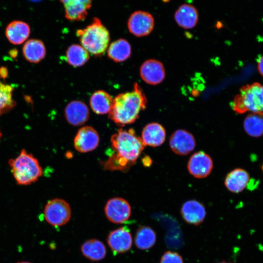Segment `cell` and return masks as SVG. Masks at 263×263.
<instances>
[{
	"label": "cell",
	"mask_w": 263,
	"mask_h": 263,
	"mask_svg": "<svg viewBox=\"0 0 263 263\" xmlns=\"http://www.w3.org/2000/svg\"><path fill=\"white\" fill-rule=\"evenodd\" d=\"M147 103L142 89L135 83L133 90L119 94L113 99L109 118L120 126L132 124L138 118L141 111L146 109Z\"/></svg>",
	"instance_id": "obj_1"
},
{
	"label": "cell",
	"mask_w": 263,
	"mask_h": 263,
	"mask_svg": "<svg viewBox=\"0 0 263 263\" xmlns=\"http://www.w3.org/2000/svg\"><path fill=\"white\" fill-rule=\"evenodd\" d=\"M111 142L116 154L111 161L114 162V167L117 165V169H120L134 163L145 147L132 129H119L112 136Z\"/></svg>",
	"instance_id": "obj_2"
},
{
	"label": "cell",
	"mask_w": 263,
	"mask_h": 263,
	"mask_svg": "<svg viewBox=\"0 0 263 263\" xmlns=\"http://www.w3.org/2000/svg\"><path fill=\"white\" fill-rule=\"evenodd\" d=\"M76 34L81 46L95 56L104 54L110 40L109 31L96 18H94L86 28L77 30Z\"/></svg>",
	"instance_id": "obj_3"
},
{
	"label": "cell",
	"mask_w": 263,
	"mask_h": 263,
	"mask_svg": "<svg viewBox=\"0 0 263 263\" xmlns=\"http://www.w3.org/2000/svg\"><path fill=\"white\" fill-rule=\"evenodd\" d=\"M13 175L17 184L27 186L36 182L43 174L38 160L22 149L15 158L8 160Z\"/></svg>",
	"instance_id": "obj_4"
},
{
	"label": "cell",
	"mask_w": 263,
	"mask_h": 263,
	"mask_svg": "<svg viewBox=\"0 0 263 263\" xmlns=\"http://www.w3.org/2000/svg\"><path fill=\"white\" fill-rule=\"evenodd\" d=\"M231 106L238 113L250 112L263 115V85L256 82L243 86Z\"/></svg>",
	"instance_id": "obj_5"
},
{
	"label": "cell",
	"mask_w": 263,
	"mask_h": 263,
	"mask_svg": "<svg viewBox=\"0 0 263 263\" xmlns=\"http://www.w3.org/2000/svg\"><path fill=\"white\" fill-rule=\"evenodd\" d=\"M44 217L45 221L54 226L66 224L71 217V209L64 200L55 198L50 200L45 206Z\"/></svg>",
	"instance_id": "obj_6"
},
{
	"label": "cell",
	"mask_w": 263,
	"mask_h": 263,
	"mask_svg": "<svg viewBox=\"0 0 263 263\" xmlns=\"http://www.w3.org/2000/svg\"><path fill=\"white\" fill-rule=\"evenodd\" d=\"M107 219L114 224H122L127 221L131 215V207L127 200L121 197L109 199L104 208Z\"/></svg>",
	"instance_id": "obj_7"
},
{
	"label": "cell",
	"mask_w": 263,
	"mask_h": 263,
	"mask_svg": "<svg viewBox=\"0 0 263 263\" xmlns=\"http://www.w3.org/2000/svg\"><path fill=\"white\" fill-rule=\"evenodd\" d=\"M127 25L132 34L138 37H144L149 35L153 30L154 20L150 13L137 11L130 16Z\"/></svg>",
	"instance_id": "obj_8"
},
{
	"label": "cell",
	"mask_w": 263,
	"mask_h": 263,
	"mask_svg": "<svg viewBox=\"0 0 263 263\" xmlns=\"http://www.w3.org/2000/svg\"><path fill=\"white\" fill-rule=\"evenodd\" d=\"M213 167L211 157L203 151L193 153L189 159L187 168L191 175L197 178H203L211 172Z\"/></svg>",
	"instance_id": "obj_9"
},
{
	"label": "cell",
	"mask_w": 263,
	"mask_h": 263,
	"mask_svg": "<svg viewBox=\"0 0 263 263\" xmlns=\"http://www.w3.org/2000/svg\"><path fill=\"white\" fill-rule=\"evenodd\" d=\"M99 143V136L97 131L91 126H84L77 132L74 141L75 150L85 153L95 149Z\"/></svg>",
	"instance_id": "obj_10"
},
{
	"label": "cell",
	"mask_w": 263,
	"mask_h": 263,
	"mask_svg": "<svg viewBox=\"0 0 263 263\" xmlns=\"http://www.w3.org/2000/svg\"><path fill=\"white\" fill-rule=\"evenodd\" d=\"M169 144L171 150L176 154L186 155L195 148L196 141L194 136L185 130H177L170 136Z\"/></svg>",
	"instance_id": "obj_11"
},
{
	"label": "cell",
	"mask_w": 263,
	"mask_h": 263,
	"mask_svg": "<svg viewBox=\"0 0 263 263\" xmlns=\"http://www.w3.org/2000/svg\"><path fill=\"white\" fill-rule=\"evenodd\" d=\"M107 243L113 252L124 253L130 249L132 244V235L126 227H121L111 231L108 236Z\"/></svg>",
	"instance_id": "obj_12"
},
{
	"label": "cell",
	"mask_w": 263,
	"mask_h": 263,
	"mask_svg": "<svg viewBox=\"0 0 263 263\" xmlns=\"http://www.w3.org/2000/svg\"><path fill=\"white\" fill-rule=\"evenodd\" d=\"M140 74L141 77L146 83L150 85H157L164 79L165 70L160 61L155 59H149L141 66Z\"/></svg>",
	"instance_id": "obj_13"
},
{
	"label": "cell",
	"mask_w": 263,
	"mask_h": 263,
	"mask_svg": "<svg viewBox=\"0 0 263 263\" xmlns=\"http://www.w3.org/2000/svg\"><path fill=\"white\" fill-rule=\"evenodd\" d=\"M180 213L185 222L194 225L202 223L206 216L204 205L195 200L185 202L181 207Z\"/></svg>",
	"instance_id": "obj_14"
},
{
	"label": "cell",
	"mask_w": 263,
	"mask_h": 263,
	"mask_svg": "<svg viewBox=\"0 0 263 263\" xmlns=\"http://www.w3.org/2000/svg\"><path fill=\"white\" fill-rule=\"evenodd\" d=\"M64 115L67 122L74 126H80L88 121L90 113L87 106L80 100L69 103L64 110Z\"/></svg>",
	"instance_id": "obj_15"
},
{
	"label": "cell",
	"mask_w": 263,
	"mask_h": 263,
	"mask_svg": "<svg viewBox=\"0 0 263 263\" xmlns=\"http://www.w3.org/2000/svg\"><path fill=\"white\" fill-rule=\"evenodd\" d=\"M65 8V17L70 20H82L91 7L92 0H60Z\"/></svg>",
	"instance_id": "obj_16"
},
{
	"label": "cell",
	"mask_w": 263,
	"mask_h": 263,
	"mask_svg": "<svg viewBox=\"0 0 263 263\" xmlns=\"http://www.w3.org/2000/svg\"><path fill=\"white\" fill-rule=\"evenodd\" d=\"M166 132L161 124L153 122L146 125L142 130L141 139L146 146L153 147L161 145L165 141Z\"/></svg>",
	"instance_id": "obj_17"
},
{
	"label": "cell",
	"mask_w": 263,
	"mask_h": 263,
	"mask_svg": "<svg viewBox=\"0 0 263 263\" xmlns=\"http://www.w3.org/2000/svg\"><path fill=\"white\" fill-rule=\"evenodd\" d=\"M249 181L250 176L246 170L241 168H236L226 175L224 184L229 191L238 193L245 188Z\"/></svg>",
	"instance_id": "obj_18"
},
{
	"label": "cell",
	"mask_w": 263,
	"mask_h": 263,
	"mask_svg": "<svg viewBox=\"0 0 263 263\" xmlns=\"http://www.w3.org/2000/svg\"><path fill=\"white\" fill-rule=\"evenodd\" d=\"M30 28L22 21L11 22L5 29V36L8 41L13 44L19 45L24 42L29 37Z\"/></svg>",
	"instance_id": "obj_19"
},
{
	"label": "cell",
	"mask_w": 263,
	"mask_h": 263,
	"mask_svg": "<svg viewBox=\"0 0 263 263\" xmlns=\"http://www.w3.org/2000/svg\"><path fill=\"white\" fill-rule=\"evenodd\" d=\"M174 19L179 26L185 29H190L194 27L198 22V12L193 5L183 4L176 11Z\"/></svg>",
	"instance_id": "obj_20"
},
{
	"label": "cell",
	"mask_w": 263,
	"mask_h": 263,
	"mask_svg": "<svg viewBox=\"0 0 263 263\" xmlns=\"http://www.w3.org/2000/svg\"><path fill=\"white\" fill-rule=\"evenodd\" d=\"M22 53L25 58L30 62L37 63L41 61L46 56V48L43 42L37 39L26 41L22 47Z\"/></svg>",
	"instance_id": "obj_21"
},
{
	"label": "cell",
	"mask_w": 263,
	"mask_h": 263,
	"mask_svg": "<svg viewBox=\"0 0 263 263\" xmlns=\"http://www.w3.org/2000/svg\"><path fill=\"white\" fill-rule=\"evenodd\" d=\"M113 99L106 92L98 90L94 92L90 99L92 110L96 114H105L109 113L112 108Z\"/></svg>",
	"instance_id": "obj_22"
},
{
	"label": "cell",
	"mask_w": 263,
	"mask_h": 263,
	"mask_svg": "<svg viewBox=\"0 0 263 263\" xmlns=\"http://www.w3.org/2000/svg\"><path fill=\"white\" fill-rule=\"evenodd\" d=\"M131 53L130 44L127 40L122 38L112 42L107 51L108 56L116 62L125 61L130 57Z\"/></svg>",
	"instance_id": "obj_23"
},
{
	"label": "cell",
	"mask_w": 263,
	"mask_h": 263,
	"mask_svg": "<svg viewBox=\"0 0 263 263\" xmlns=\"http://www.w3.org/2000/svg\"><path fill=\"white\" fill-rule=\"evenodd\" d=\"M82 254L92 261H99L106 255V248L104 244L97 239H90L84 242L81 246Z\"/></svg>",
	"instance_id": "obj_24"
},
{
	"label": "cell",
	"mask_w": 263,
	"mask_h": 263,
	"mask_svg": "<svg viewBox=\"0 0 263 263\" xmlns=\"http://www.w3.org/2000/svg\"><path fill=\"white\" fill-rule=\"evenodd\" d=\"M156 241L155 231L150 226L142 225L137 230L134 242L136 247L141 250L152 247Z\"/></svg>",
	"instance_id": "obj_25"
},
{
	"label": "cell",
	"mask_w": 263,
	"mask_h": 263,
	"mask_svg": "<svg viewBox=\"0 0 263 263\" xmlns=\"http://www.w3.org/2000/svg\"><path fill=\"white\" fill-rule=\"evenodd\" d=\"M89 52L81 45L72 44L66 52L67 62L75 67L84 65L89 59Z\"/></svg>",
	"instance_id": "obj_26"
},
{
	"label": "cell",
	"mask_w": 263,
	"mask_h": 263,
	"mask_svg": "<svg viewBox=\"0 0 263 263\" xmlns=\"http://www.w3.org/2000/svg\"><path fill=\"white\" fill-rule=\"evenodd\" d=\"M244 128L246 133L254 137H259L263 134V115L250 113L245 118Z\"/></svg>",
	"instance_id": "obj_27"
},
{
	"label": "cell",
	"mask_w": 263,
	"mask_h": 263,
	"mask_svg": "<svg viewBox=\"0 0 263 263\" xmlns=\"http://www.w3.org/2000/svg\"><path fill=\"white\" fill-rule=\"evenodd\" d=\"M14 88L0 81V116L10 111L16 104L13 98Z\"/></svg>",
	"instance_id": "obj_28"
},
{
	"label": "cell",
	"mask_w": 263,
	"mask_h": 263,
	"mask_svg": "<svg viewBox=\"0 0 263 263\" xmlns=\"http://www.w3.org/2000/svg\"><path fill=\"white\" fill-rule=\"evenodd\" d=\"M160 263H184L182 257L177 253L166 251L162 256Z\"/></svg>",
	"instance_id": "obj_29"
},
{
	"label": "cell",
	"mask_w": 263,
	"mask_h": 263,
	"mask_svg": "<svg viewBox=\"0 0 263 263\" xmlns=\"http://www.w3.org/2000/svg\"><path fill=\"white\" fill-rule=\"evenodd\" d=\"M257 68L259 72L263 76V55L260 56L258 59Z\"/></svg>",
	"instance_id": "obj_30"
},
{
	"label": "cell",
	"mask_w": 263,
	"mask_h": 263,
	"mask_svg": "<svg viewBox=\"0 0 263 263\" xmlns=\"http://www.w3.org/2000/svg\"><path fill=\"white\" fill-rule=\"evenodd\" d=\"M143 163L145 166H150L152 163L151 159L149 156L145 157L143 159Z\"/></svg>",
	"instance_id": "obj_31"
},
{
	"label": "cell",
	"mask_w": 263,
	"mask_h": 263,
	"mask_svg": "<svg viewBox=\"0 0 263 263\" xmlns=\"http://www.w3.org/2000/svg\"><path fill=\"white\" fill-rule=\"evenodd\" d=\"M17 263H32L28 261H22L17 262Z\"/></svg>",
	"instance_id": "obj_32"
},
{
	"label": "cell",
	"mask_w": 263,
	"mask_h": 263,
	"mask_svg": "<svg viewBox=\"0 0 263 263\" xmlns=\"http://www.w3.org/2000/svg\"><path fill=\"white\" fill-rule=\"evenodd\" d=\"M1 136H2V133L1 132L0 129V139L1 138Z\"/></svg>",
	"instance_id": "obj_33"
},
{
	"label": "cell",
	"mask_w": 263,
	"mask_h": 263,
	"mask_svg": "<svg viewBox=\"0 0 263 263\" xmlns=\"http://www.w3.org/2000/svg\"><path fill=\"white\" fill-rule=\"evenodd\" d=\"M32 0L33 1H39L40 0Z\"/></svg>",
	"instance_id": "obj_34"
},
{
	"label": "cell",
	"mask_w": 263,
	"mask_h": 263,
	"mask_svg": "<svg viewBox=\"0 0 263 263\" xmlns=\"http://www.w3.org/2000/svg\"><path fill=\"white\" fill-rule=\"evenodd\" d=\"M226 263V262H221V263Z\"/></svg>",
	"instance_id": "obj_35"
},
{
	"label": "cell",
	"mask_w": 263,
	"mask_h": 263,
	"mask_svg": "<svg viewBox=\"0 0 263 263\" xmlns=\"http://www.w3.org/2000/svg\"><path fill=\"white\" fill-rule=\"evenodd\" d=\"M262 169H263V166H262Z\"/></svg>",
	"instance_id": "obj_36"
}]
</instances>
